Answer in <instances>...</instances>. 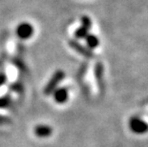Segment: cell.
<instances>
[{
	"label": "cell",
	"instance_id": "cell-1",
	"mask_svg": "<svg viewBox=\"0 0 148 147\" xmlns=\"http://www.w3.org/2000/svg\"><path fill=\"white\" fill-rule=\"evenodd\" d=\"M65 77V73L63 70H58L53 74V76L51 79H49L48 83L46 84V86L44 87L43 93L44 95L50 96L52 95L56 88H58V85L60 84V82L63 80Z\"/></svg>",
	"mask_w": 148,
	"mask_h": 147
},
{
	"label": "cell",
	"instance_id": "cell-2",
	"mask_svg": "<svg viewBox=\"0 0 148 147\" xmlns=\"http://www.w3.org/2000/svg\"><path fill=\"white\" fill-rule=\"evenodd\" d=\"M129 128L131 132L136 135H144L148 132V123L143 118L133 117L129 120Z\"/></svg>",
	"mask_w": 148,
	"mask_h": 147
},
{
	"label": "cell",
	"instance_id": "cell-3",
	"mask_svg": "<svg viewBox=\"0 0 148 147\" xmlns=\"http://www.w3.org/2000/svg\"><path fill=\"white\" fill-rule=\"evenodd\" d=\"M34 33V26L29 22H21L17 25L16 29H15V34H16L17 37L22 40H27L30 39L33 36Z\"/></svg>",
	"mask_w": 148,
	"mask_h": 147
},
{
	"label": "cell",
	"instance_id": "cell-4",
	"mask_svg": "<svg viewBox=\"0 0 148 147\" xmlns=\"http://www.w3.org/2000/svg\"><path fill=\"white\" fill-rule=\"evenodd\" d=\"M69 46H70L74 51L77 52V54L81 55L84 57H86V58L94 57V53H93L92 50H90L86 46L80 44V43L78 41H77V40H75V39L69 40Z\"/></svg>",
	"mask_w": 148,
	"mask_h": 147
},
{
	"label": "cell",
	"instance_id": "cell-5",
	"mask_svg": "<svg viewBox=\"0 0 148 147\" xmlns=\"http://www.w3.org/2000/svg\"><path fill=\"white\" fill-rule=\"evenodd\" d=\"M53 96V101L58 104H63L67 102L69 98V91L66 87H58L52 94Z\"/></svg>",
	"mask_w": 148,
	"mask_h": 147
},
{
	"label": "cell",
	"instance_id": "cell-6",
	"mask_svg": "<svg viewBox=\"0 0 148 147\" xmlns=\"http://www.w3.org/2000/svg\"><path fill=\"white\" fill-rule=\"evenodd\" d=\"M34 133L37 137L45 139L53 134V128L47 124H38L34 128Z\"/></svg>",
	"mask_w": 148,
	"mask_h": 147
},
{
	"label": "cell",
	"instance_id": "cell-7",
	"mask_svg": "<svg viewBox=\"0 0 148 147\" xmlns=\"http://www.w3.org/2000/svg\"><path fill=\"white\" fill-rule=\"evenodd\" d=\"M84 39H85V41H86V47H88V48L90 50H92V51L99 46V39L95 34L89 33Z\"/></svg>",
	"mask_w": 148,
	"mask_h": 147
},
{
	"label": "cell",
	"instance_id": "cell-8",
	"mask_svg": "<svg viewBox=\"0 0 148 147\" xmlns=\"http://www.w3.org/2000/svg\"><path fill=\"white\" fill-rule=\"evenodd\" d=\"M89 34V30L86 29L82 26H79L77 30L75 31L74 36L77 39H84L87 36V34Z\"/></svg>",
	"mask_w": 148,
	"mask_h": 147
},
{
	"label": "cell",
	"instance_id": "cell-9",
	"mask_svg": "<svg viewBox=\"0 0 148 147\" xmlns=\"http://www.w3.org/2000/svg\"><path fill=\"white\" fill-rule=\"evenodd\" d=\"M12 98L10 95H4L0 96V109H6L11 105Z\"/></svg>",
	"mask_w": 148,
	"mask_h": 147
},
{
	"label": "cell",
	"instance_id": "cell-10",
	"mask_svg": "<svg viewBox=\"0 0 148 147\" xmlns=\"http://www.w3.org/2000/svg\"><path fill=\"white\" fill-rule=\"evenodd\" d=\"M95 75H96L97 80L99 81V84H101V82H102V76H103V66L101 65V63H97L96 65Z\"/></svg>",
	"mask_w": 148,
	"mask_h": 147
},
{
	"label": "cell",
	"instance_id": "cell-11",
	"mask_svg": "<svg viewBox=\"0 0 148 147\" xmlns=\"http://www.w3.org/2000/svg\"><path fill=\"white\" fill-rule=\"evenodd\" d=\"M80 22H81L80 26L86 28V29H88L89 31L91 28H92V20H91V18L88 16V15H82L80 18Z\"/></svg>",
	"mask_w": 148,
	"mask_h": 147
},
{
	"label": "cell",
	"instance_id": "cell-12",
	"mask_svg": "<svg viewBox=\"0 0 148 147\" xmlns=\"http://www.w3.org/2000/svg\"><path fill=\"white\" fill-rule=\"evenodd\" d=\"M10 88L12 91H14V92H16V93H20V92H22V91H23V86H22V84L19 83V82L14 83L12 85H11Z\"/></svg>",
	"mask_w": 148,
	"mask_h": 147
},
{
	"label": "cell",
	"instance_id": "cell-13",
	"mask_svg": "<svg viewBox=\"0 0 148 147\" xmlns=\"http://www.w3.org/2000/svg\"><path fill=\"white\" fill-rule=\"evenodd\" d=\"M7 82V75L5 73H0V87Z\"/></svg>",
	"mask_w": 148,
	"mask_h": 147
}]
</instances>
